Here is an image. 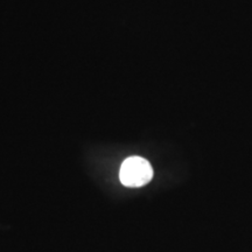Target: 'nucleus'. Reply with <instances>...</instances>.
Returning <instances> with one entry per match:
<instances>
[{"mask_svg": "<svg viewBox=\"0 0 252 252\" xmlns=\"http://www.w3.org/2000/svg\"><path fill=\"white\" fill-rule=\"evenodd\" d=\"M153 178V168L146 159L130 157L124 160L119 171V179L126 187L137 188L147 185Z\"/></svg>", "mask_w": 252, "mask_h": 252, "instance_id": "nucleus-1", "label": "nucleus"}]
</instances>
